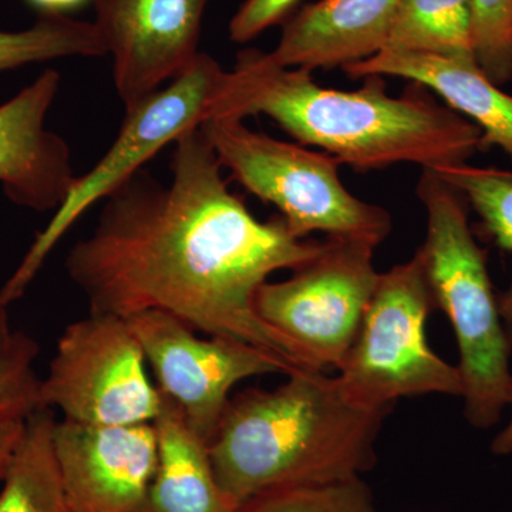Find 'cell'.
I'll return each mask as SVG.
<instances>
[{
	"instance_id": "1",
	"label": "cell",
	"mask_w": 512,
	"mask_h": 512,
	"mask_svg": "<svg viewBox=\"0 0 512 512\" xmlns=\"http://www.w3.org/2000/svg\"><path fill=\"white\" fill-rule=\"evenodd\" d=\"M174 146L170 185L138 171L104 200L96 228L67 256L90 312L126 320L163 312L207 336L271 353L286 375L319 369L266 325L255 299L269 276L308 264L323 242L296 237L281 215L256 220L229 190L200 127Z\"/></svg>"
},
{
	"instance_id": "2",
	"label": "cell",
	"mask_w": 512,
	"mask_h": 512,
	"mask_svg": "<svg viewBox=\"0 0 512 512\" xmlns=\"http://www.w3.org/2000/svg\"><path fill=\"white\" fill-rule=\"evenodd\" d=\"M363 80L357 90L329 89L308 70L276 66L266 52L247 49L228 72L212 119L264 114L302 146L322 148L356 171L403 163L439 170L484 150L480 128L420 84L394 97L384 77Z\"/></svg>"
},
{
	"instance_id": "3",
	"label": "cell",
	"mask_w": 512,
	"mask_h": 512,
	"mask_svg": "<svg viewBox=\"0 0 512 512\" xmlns=\"http://www.w3.org/2000/svg\"><path fill=\"white\" fill-rule=\"evenodd\" d=\"M275 390L229 402L208 447L224 493L239 505L265 491L362 478L393 407L360 406L323 370H299Z\"/></svg>"
},
{
	"instance_id": "4",
	"label": "cell",
	"mask_w": 512,
	"mask_h": 512,
	"mask_svg": "<svg viewBox=\"0 0 512 512\" xmlns=\"http://www.w3.org/2000/svg\"><path fill=\"white\" fill-rule=\"evenodd\" d=\"M417 197L426 208L427 234L419 249L434 308L446 313L460 352L464 413L471 426L488 429L512 399V343L501 318L498 296L468 222L467 201L423 168Z\"/></svg>"
},
{
	"instance_id": "5",
	"label": "cell",
	"mask_w": 512,
	"mask_h": 512,
	"mask_svg": "<svg viewBox=\"0 0 512 512\" xmlns=\"http://www.w3.org/2000/svg\"><path fill=\"white\" fill-rule=\"evenodd\" d=\"M200 128L222 168L259 200L275 205L296 237L323 232L375 247L389 237V212L355 197L330 154L256 133L238 119H211Z\"/></svg>"
},
{
	"instance_id": "6",
	"label": "cell",
	"mask_w": 512,
	"mask_h": 512,
	"mask_svg": "<svg viewBox=\"0 0 512 512\" xmlns=\"http://www.w3.org/2000/svg\"><path fill=\"white\" fill-rule=\"evenodd\" d=\"M227 76L214 57L200 52L183 73L127 110L109 151L89 173L76 178L66 200L0 289V301L10 305L22 298L57 242L84 212L109 198L185 131L212 119Z\"/></svg>"
},
{
	"instance_id": "7",
	"label": "cell",
	"mask_w": 512,
	"mask_h": 512,
	"mask_svg": "<svg viewBox=\"0 0 512 512\" xmlns=\"http://www.w3.org/2000/svg\"><path fill=\"white\" fill-rule=\"evenodd\" d=\"M434 308L419 252L380 274L355 342L336 377L360 406L393 407L403 397L463 394L460 370L430 348L426 322Z\"/></svg>"
},
{
	"instance_id": "8",
	"label": "cell",
	"mask_w": 512,
	"mask_h": 512,
	"mask_svg": "<svg viewBox=\"0 0 512 512\" xmlns=\"http://www.w3.org/2000/svg\"><path fill=\"white\" fill-rule=\"evenodd\" d=\"M146 365L128 320L90 312L60 336L40 383V404L79 423H154L161 393Z\"/></svg>"
},
{
	"instance_id": "9",
	"label": "cell",
	"mask_w": 512,
	"mask_h": 512,
	"mask_svg": "<svg viewBox=\"0 0 512 512\" xmlns=\"http://www.w3.org/2000/svg\"><path fill=\"white\" fill-rule=\"evenodd\" d=\"M376 248L356 239H326L320 254L291 278L261 286L256 312L319 369L338 370L379 284Z\"/></svg>"
},
{
	"instance_id": "10",
	"label": "cell",
	"mask_w": 512,
	"mask_h": 512,
	"mask_svg": "<svg viewBox=\"0 0 512 512\" xmlns=\"http://www.w3.org/2000/svg\"><path fill=\"white\" fill-rule=\"evenodd\" d=\"M128 323L156 375L158 390L180 407L192 430L207 443L238 383L269 373L286 375L285 366L271 353L220 336L201 338L167 313H140Z\"/></svg>"
},
{
	"instance_id": "11",
	"label": "cell",
	"mask_w": 512,
	"mask_h": 512,
	"mask_svg": "<svg viewBox=\"0 0 512 512\" xmlns=\"http://www.w3.org/2000/svg\"><path fill=\"white\" fill-rule=\"evenodd\" d=\"M208 0H94L96 25L124 110L183 73L198 55Z\"/></svg>"
},
{
	"instance_id": "12",
	"label": "cell",
	"mask_w": 512,
	"mask_h": 512,
	"mask_svg": "<svg viewBox=\"0 0 512 512\" xmlns=\"http://www.w3.org/2000/svg\"><path fill=\"white\" fill-rule=\"evenodd\" d=\"M53 450L69 512H148L156 427L56 421Z\"/></svg>"
},
{
	"instance_id": "13",
	"label": "cell",
	"mask_w": 512,
	"mask_h": 512,
	"mask_svg": "<svg viewBox=\"0 0 512 512\" xmlns=\"http://www.w3.org/2000/svg\"><path fill=\"white\" fill-rule=\"evenodd\" d=\"M60 82V73L47 69L0 104V184L13 204L33 211H56L77 178L69 144L46 128Z\"/></svg>"
},
{
	"instance_id": "14",
	"label": "cell",
	"mask_w": 512,
	"mask_h": 512,
	"mask_svg": "<svg viewBox=\"0 0 512 512\" xmlns=\"http://www.w3.org/2000/svg\"><path fill=\"white\" fill-rule=\"evenodd\" d=\"M399 0H319L284 22L278 45L266 53L276 66L335 69L382 52Z\"/></svg>"
},
{
	"instance_id": "15",
	"label": "cell",
	"mask_w": 512,
	"mask_h": 512,
	"mask_svg": "<svg viewBox=\"0 0 512 512\" xmlns=\"http://www.w3.org/2000/svg\"><path fill=\"white\" fill-rule=\"evenodd\" d=\"M342 70L355 80L399 77L439 94L446 106L480 128L484 150L498 147L512 161V96L490 80L474 57L382 50Z\"/></svg>"
},
{
	"instance_id": "16",
	"label": "cell",
	"mask_w": 512,
	"mask_h": 512,
	"mask_svg": "<svg viewBox=\"0 0 512 512\" xmlns=\"http://www.w3.org/2000/svg\"><path fill=\"white\" fill-rule=\"evenodd\" d=\"M153 424L158 458L148 512L237 511L238 505L218 483L207 441L192 430L180 407L163 393Z\"/></svg>"
},
{
	"instance_id": "17",
	"label": "cell",
	"mask_w": 512,
	"mask_h": 512,
	"mask_svg": "<svg viewBox=\"0 0 512 512\" xmlns=\"http://www.w3.org/2000/svg\"><path fill=\"white\" fill-rule=\"evenodd\" d=\"M52 410L40 407L25 431L3 476L0 512H69L53 450Z\"/></svg>"
},
{
	"instance_id": "18",
	"label": "cell",
	"mask_w": 512,
	"mask_h": 512,
	"mask_svg": "<svg viewBox=\"0 0 512 512\" xmlns=\"http://www.w3.org/2000/svg\"><path fill=\"white\" fill-rule=\"evenodd\" d=\"M383 50L476 59L471 0H399Z\"/></svg>"
},
{
	"instance_id": "19",
	"label": "cell",
	"mask_w": 512,
	"mask_h": 512,
	"mask_svg": "<svg viewBox=\"0 0 512 512\" xmlns=\"http://www.w3.org/2000/svg\"><path fill=\"white\" fill-rule=\"evenodd\" d=\"M74 56H107L94 22L39 16L28 29L0 30V73Z\"/></svg>"
},
{
	"instance_id": "20",
	"label": "cell",
	"mask_w": 512,
	"mask_h": 512,
	"mask_svg": "<svg viewBox=\"0 0 512 512\" xmlns=\"http://www.w3.org/2000/svg\"><path fill=\"white\" fill-rule=\"evenodd\" d=\"M434 171L466 198L495 244L512 252V171L468 163ZM498 305L512 343V282L510 288L498 296Z\"/></svg>"
},
{
	"instance_id": "21",
	"label": "cell",
	"mask_w": 512,
	"mask_h": 512,
	"mask_svg": "<svg viewBox=\"0 0 512 512\" xmlns=\"http://www.w3.org/2000/svg\"><path fill=\"white\" fill-rule=\"evenodd\" d=\"M8 308L0 301V421H25L42 407V379L35 372L39 346L12 328Z\"/></svg>"
},
{
	"instance_id": "22",
	"label": "cell",
	"mask_w": 512,
	"mask_h": 512,
	"mask_svg": "<svg viewBox=\"0 0 512 512\" xmlns=\"http://www.w3.org/2000/svg\"><path fill=\"white\" fill-rule=\"evenodd\" d=\"M235 512H376L363 478L346 483L265 491L239 504Z\"/></svg>"
},
{
	"instance_id": "23",
	"label": "cell",
	"mask_w": 512,
	"mask_h": 512,
	"mask_svg": "<svg viewBox=\"0 0 512 512\" xmlns=\"http://www.w3.org/2000/svg\"><path fill=\"white\" fill-rule=\"evenodd\" d=\"M474 56L498 86L512 80V0H471Z\"/></svg>"
},
{
	"instance_id": "24",
	"label": "cell",
	"mask_w": 512,
	"mask_h": 512,
	"mask_svg": "<svg viewBox=\"0 0 512 512\" xmlns=\"http://www.w3.org/2000/svg\"><path fill=\"white\" fill-rule=\"evenodd\" d=\"M299 0H244L229 23V37L235 43H247L284 23Z\"/></svg>"
},
{
	"instance_id": "25",
	"label": "cell",
	"mask_w": 512,
	"mask_h": 512,
	"mask_svg": "<svg viewBox=\"0 0 512 512\" xmlns=\"http://www.w3.org/2000/svg\"><path fill=\"white\" fill-rule=\"evenodd\" d=\"M25 424L26 420L0 421V480L5 476L10 458H12L20 439H22Z\"/></svg>"
},
{
	"instance_id": "26",
	"label": "cell",
	"mask_w": 512,
	"mask_h": 512,
	"mask_svg": "<svg viewBox=\"0 0 512 512\" xmlns=\"http://www.w3.org/2000/svg\"><path fill=\"white\" fill-rule=\"evenodd\" d=\"M94 0H25L30 9L39 16H69L84 6L93 5Z\"/></svg>"
},
{
	"instance_id": "27",
	"label": "cell",
	"mask_w": 512,
	"mask_h": 512,
	"mask_svg": "<svg viewBox=\"0 0 512 512\" xmlns=\"http://www.w3.org/2000/svg\"><path fill=\"white\" fill-rule=\"evenodd\" d=\"M510 406L512 407V399ZM491 450L497 456H507V454L512 453V414L507 426L495 437L493 444H491Z\"/></svg>"
}]
</instances>
